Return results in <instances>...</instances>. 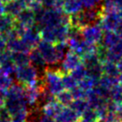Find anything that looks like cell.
Instances as JSON below:
<instances>
[{"label": "cell", "instance_id": "7c38bea8", "mask_svg": "<svg viewBox=\"0 0 122 122\" xmlns=\"http://www.w3.org/2000/svg\"><path fill=\"white\" fill-rule=\"evenodd\" d=\"M6 49L10 50L11 52H17V51H23V52H29L30 49L23 42L21 38H13L6 41Z\"/></svg>", "mask_w": 122, "mask_h": 122}, {"label": "cell", "instance_id": "5b68a950", "mask_svg": "<svg viewBox=\"0 0 122 122\" xmlns=\"http://www.w3.org/2000/svg\"><path fill=\"white\" fill-rule=\"evenodd\" d=\"M102 28L99 23H93L81 29L82 37L84 40L94 44H101L103 36Z\"/></svg>", "mask_w": 122, "mask_h": 122}, {"label": "cell", "instance_id": "5bb4252c", "mask_svg": "<svg viewBox=\"0 0 122 122\" xmlns=\"http://www.w3.org/2000/svg\"><path fill=\"white\" fill-rule=\"evenodd\" d=\"M29 57H30V64L33 65L36 68H43L46 65V62L42 57L40 50L36 48H33L29 51Z\"/></svg>", "mask_w": 122, "mask_h": 122}, {"label": "cell", "instance_id": "1f68e13d", "mask_svg": "<svg viewBox=\"0 0 122 122\" xmlns=\"http://www.w3.org/2000/svg\"><path fill=\"white\" fill-rule=\"evenodd\" d=\"M37 122H57L56 119L53 118H50V117H48L46 115L42 114L41 116H40V118H38Z\"/></svg>", "mask_w": 122, "mask_h": 122}, {"label": "cell", "instance_id": "f35d334b", "mask_svg": "<svg viewBox=\"0 0 122 122\" xmlns=\"http://www.w3.org/2000/svg\"><path fill=\"white\" fill-rule=\"evenodd\" d=\"M118 15H119V17H120V20H122V8L118 10Z\"/></svg>", "mask_w": 122, "mask_h": 122}, {"label": "cell", "instance_id": "6da1fadb", "mask_svg": "<svg viewBox=\"0 0 122 122\" xmlns=\"http://www.w3.org/2000/svg\"><path fill=\"white\" fill-rule=\"evenodd\" d=\"M63 73L64 72L61 69L50 67H46L43 71L42 79L45 84L46 90L53 95H56L65 89L62 82Z\"/></svg>", "mask_w": 122, "mask_h": 122}, {"label": "cell", "instance_id": "e0dca14e", "mask_svg": "<svg viewBox=\"0 0 122 122\" xmlns=\"http://www.w3.org/2000/svg\"><path fill=\"white\" fill-rule=\"evenodd\" d=\"M12 59L16 67H20V66L30 64L29 52H23V51L12 52Z\"/></svg>", "mask_w": 122, "mask_h": 122}, {"label": "cell", "instance_id": "f1b7e54d", "mask_svg": "<svg viewBox=\"0 0 122 122\" xmlns=\"http://www.w3.org/2000/svg\"><path fill=\"white\" fill-rule=\"evenodd\" d=\"M0 122H11V116L5 106H0Z\"/></svg>", "mask_w": 122, "mask_h": 122}, {"label": "cell", "instance_id": "e575fe53", "mask_svg": "<svg viewBox=\"0 0 122 122\" xmlns=\"http://www.w3.org/2000/svg\"><path fill=\"white\" fill-rule=\"evenodd\" d=\"M114 31L118 34V36L119 38L122 39V20H120V22H119L118 24L117 25Z\"/></svg>", "mask_w": 122, "mask_h": 122}, {"label": "cell", "instance_id": "9c48e42d", "mask_svg": "<svg viewBox=\"0 0 122 122\" xmlns=\"http://www.w3.org/2000/svg\"><path fill=\"white\" fill-rule=\"evenodd\" d=\"M15 21L25 28L33 26L35 24L34 12L29 7L23 8L19 14L15 16Z\"/></svg>", "mask_w": 122, "mask_h": 122}, {"label": "cell", "instance_id": "3957f363", "mask_svg": "<svg viewBox=\"0 0 122 122\" xmlns=\"http://www.w3.org/2000/svg\"><path fill=\"white\" fill-rule=\"evenodd\" d=\"M66 13L63 10L56 9L54 7L46 8V11L42 16L41 20L35 25L39 30L45 26H57L58 24H63V19Z\"/></svg>", "mask_w": 122, "mask_h": 122}, {"label": "cell", "instance_id": "83f0119b", "mask_svg": "<svg viewBox=\"0 0 122 122\" xmlns=\"http://www.w3.org/2000/svg\"><path fill=\"white\" fill-rule=\"evenodd\" d=\"M70 92L72 93L74 99H86V97H87L88 92L84 90L83 88H81L79 85H77L76 87L72 89Z\"/></svg>", "mask_w": 122, "mask_h": 122}, {"label": "cell", "instance_id": "d6986e66", "mask_svg": "<svg viewBox=\"0 0 122 122\" xmlns=\"http://www.w3.org/2000/svg\"><path fill=\"white\" fill-rule=\"evenodd\" d=\"M10 116H11V122H29L31 114L27 108H24L12 113Z\"/></svg>", "mask_w": 122, "mask_h": 122}, {"label": "cell", "instance_id": "b9f144b4", "mask_svg": "<svg viewBox=\"0 0 122 122\" xmlns=\"http://www.w3.org/2000/svg\"><path fill=\"white\" fill-rule=\"evenodd\" d=\"M118 122H120V121H118Z\"/></svg>", "mask_w": 122, "mask_h": 122}, {"label": "cell", "instance_id": "d6a6232c", "mask_svg": "<svg viewBox=\"0 0 122 122\" xmlns=\"http://www.w3.org/2000/svg\"><path fill=\"white\" fill-rule=\"evenodd\" d=\"M6 50V40L5 39L3 34L0 33V52Z\"/></svg>", "mask_w": 122, "mask_h": 122}, {"label": "cell", "instance_id": "4316f807", "mask_svg": "<svg viewBox=\"0 0 122 122\" xmlns=\"http://www.w3.org/2000/svg\"><path fill=\"white\" fill-rule=\"evenodd\" d=\"M13 84L11 76L6 75L0 70V90H7Z\"/></svg>", "mask_w": 122, "mask_h": 122}, {"label": "cell", "instance_id": "44dd1931", "mask_svg": "<svg viewBox=\"0 0 122 122\" xmlns=\"http://www.w3.org/2000/svg\"><path fill=\"white\" fill-rule=\"evenodd\" d=\"M102 72L103 75H107V76H113V77H118L119 76V71L117 66L116 63H113L111 61H104L102 63Z\"/></svg>", "mask_w": 122, "mask_h": 122}, {"label": "cell", "instance_id": "836d02e7", "mask_svg": "<svg viewBox=\"0 0 122 122\" xmlns=\"http://www.w3.org/2000/svg\"><path fill=\"white\" fill-rule=\"evenodd\" d=\"M5 100H6V91L0 90V106H5Z\"/></svg>", "mask_w": 122, "mask_h": 122}, {"label": "cell", "instance_id": "ffe728a7", "mask_svg": "<svg viewBox=\"0 0 122 122\" xmlns=\"http://www.w3.org/2000/svg\"><path fill=\"white\" fill-rule=\"evenodd\" d=\"M55 99H56L57 102L62 104L63 106L67 107L72 103L74 98H73L71 92L69 91V90L64 89L63 91H61L60 92H58L57 94L55 95Z\"/></svg>", "mask_w": 122, "mask_h": 122}, {"label": "cell", "instance_id": "4dcf8cb0", "mask_svg": "<svg viewBox=\"0 0 122 122\" xmlns=\"http://www.w3.org/2000/svg\"><path fill=\"white\" fill-rule=\"evenodd\" d=\"M39 1L45 8H51L54 6L56 0H39Z\"/></svg>", "mask_w": 122, "mask_h": 122}, {"label": "cell", "instance_id": "277c9868", "mask_svg": "<svg viewBox=\"0 0 122 122\" xmlns=\"http://www.w3.org/2000/svg\"><path fill=\"white\" fill-rule=\"evenodd\" d=\"M37 49L41 53L46 65H56L63 59L57 53L55 44L53 43L41 40L37 45Z\"/></svg>", "mask_w": 122, "mask_h": 122}, {"label": "cell", "instance_id": "cb8c5ba5", "mask_svg": "<svg viewBox=\"0 0 122 122\" xmlns=\"http://www.w3.org/2000/svg\"><path fill=\"white\" fill-rule=\"evenodd\" d=\"M62 82L64 84V87L66 90L71 91L72 89L78 85V82L74 78V76L69 72H64L62 76Z\"/></svg>", "mask_w": 122, "mask_h": 122}, {"label": "cell", "instance_id": "d590c367", "mask_svg": "<svg viewBox=\"0 0 122 122\" xmlns=\"http://www.w3.org/2000/svg\"><path fill=\"white\" fill-rule=\"evenodd\" d=\"M114 1L115 5H116V6L118 8V10L119 9H121L122 8V0H113Z\"/></svg>", "mask_w": 122, "mask_h": 122}, {"label": "cell", "instance_id": "7402d4cb", "mask_svg": "<svg viewBox=\"0 0 122 122\" xmlns=\"http://www.w3.org/2000/svg\"><path fill=\"white\" fill-rule=\"evenodd\" d=\"M69 107L76 111L80 117V115L89 107V103L87 99H74Z\"/></svg>", "mask_w": 122, "mask_h": 122}, {"label": "cell", "instance_id": "52a82bcc", "mask_svg": "<svg viewBox=\"0 0 122 122\" xmlns=\"http://www.w3.org/2000/svg\"><path fill=\"white\" fill-rule=\"evenodd\" d=\"M119 22H120V17L118 15V11H113L102 14L98 23L101 25L103 30L114 31Z\"/></svg>", "mask_w": 122, "mask_h": 122}, {"label": "cell", "instance_id": "ba28073f", "mask_svg": "<svg viewBox=\"0 0 122 122\" xmlns=\"http://www.w3.org/2000/svg\"><path fill=\"white\" fill-rule=\"evenodd\" d=\"M21 39L23 40V42L30 48V50L33 49V48H36L40 41L41 40L39 28L35 24L33 26L26 28Z\"/></svg>", "mask_w": 122, "mask_h": 122}, {"label": "cell", "instance_id": "4fadbf2b", "mask_svg": "<svg viewBox=\"0 0 122 122\" xmlns=\"http://www.w3.org/2000/svg\"><path fill=\"white\" fill-rule=\"evenodd\" d=\"M120 38L118 36V34L113 30H104L103 36L102 39L101 44L103 45L107 49H111L115 44H117Z\"/></svg>", "mask_w": 122, "mask_h": 122}, {"label": "cell", "instance_id": "8992f818", "mask_svg": "<svg viewBox=\"0 0 122 122\" xmlns=\"http://www.w3.org/2000/svg\"><path fill=\"white\" fill-rule=\"evenodd\" d=\"M82 64H83L82 57L69 50L66 53L64 58L62 59L61 70L63 72H71L72 70L76 69Z\"/></svg>", "mask_w": 122, "mask_h": 122}, {"label": "cell", "instance_id": "d4e9b609", "mask_svg": "<svg viewBox=\"0 0 122 122\" xmlns=\"http://www.w3.org/2000/svg\"><path fill=\"white\" fill-rule=\"evenodd\" d=\"M69 73L74 76V78H75L77 82H80L82 79H84V77L87 76V70H86V67H85L83 64H82L81 66H79L78 67H76V69L72 70L71 72H69Z\"/></svg>", "mask_w": 122, "mask_h": 122}, {"label": "cell", "instance_id": "8d00e7d4", "mask_svg": "<svg viewBox=\"0 0 122 122\" xmlns=\"http://www.w3.org/2000/svg\"><path fill=\"white\" fill-rule=\"evenodd\" d=\"M116 64H117V66H118V71L121 74L122 73V58L119 61H118Z\"/></svg>", "mask_w": 122, "mask_h": 122}, {"label": "cell", "instance_id": "484cf974", "mask_svg": "<svg viewBox=\"0 0 122 122\" xmlns=\"http://www.w3.org/2000/svg\"><path fill=\"white\" fill-rule=\"evenodd\" d=\"M96 84H97V81L87 76H85L84 79H82L80 82H78V85L86 92H89L90 90H92L96 85Z\"/></svg>", "mask_w": 122, "mask_h": 122}, {"label": "cell", "instance_id": "2e32d148", "mask_svg": "<svg viewBox=\"0 0 122 122\" xmlns=\"http://www.w3.org/2000/svg\"><path fill=\"white\" fill-rule=\"evenodd\" d=\"M15 18L7 14L0 15V33L4 34L14 27Z\"/></svg>", "mask_w": 122, "mask_h": 122}, {"label": "cell", "instance_id": "ab89813d", "mask_svg": "<svg viewBox=\"0 0 122 122\" xmlns=\"http://www.w3.org/2000/svg\"><path fill=\"white\" fill-rule=\"evenodd\" d=\"M76 122H91V121H85V120H83V119H80V118H79V119H78ZM97 122H98V121H97Z\"/></svg>", "mask_w": 122, "mask_h": 122}, {"label": "cell", "instance_id": "9a60e30c", "mask_svg": "<svg viewBox=\"0 0 122 122\" xmlns=\"http://www.w3.org/2000/svg\"><path fill=\"white\" fill-rule=\"evenodd\" d=\"M83 10V5L80 0H65L63 5V11L67 15H73Z\"/></svg>", "mask_w": 122, "mask_h": 122}, {"label": "cell", "instance_id": "60d3db41", "mask_svg": "<svg viewBox=\"0 0 122 122\" xmlns=\"http://www.w3.org/2000/svg\"><path fill=\"white\" fill-rule=\"evenodd\" d=\"M1 1H2V2L4 3V4H5V3H7V2H9L10 0H1Z\"/></svg>", "mask_w": 122, "mask_h": 122}, {"label": "cell", "instance_id": "7a4b0ae2", "mask_svg": "<svg viewBox=\"0 0 122 122\" xmlns=\"http://www.w3.org/2000/svg\"><path fill=\"white\" fill-rule=\"evenodd\" d=\"M15 74L17 83H19L24 87L34 84L40 78L38 70L31 64L16 67Z\"/></svg>", "mask_w": 122, "mask_h": 122}, {"label": "cell", "instance_id": "ac0fdd59", "mask_svg": "<svg viewBox=\"0 0 122 122\" xmlns=\"http://www.w3.org/2000/svg\"><path fill=\"white\" fill-rule=\"evenodd\" d=\"M23 5L18 0H10L9 2L4 4V13L15 17L23 9Z\"/></svg>", "mask_w": 122, "mask_h": 122}, {"label": "cell", "instance_id": "f546056e", "mask_svg": "<svg viewBox=\"0 0 122 122\" xmlns=\"http://www.w3.org/2000/svg\"><path fill=\"white\" fill-rule=\"evenodd\" d=\"M80 1L83 5V7L84 8H91L101 5L99 0H80Z\"/></svg>", "mask_w": 122, "mask_h": 122}, {"label": "cell", "instance_id": "603a6c76", "mask_svg": "<svg viewBox=\"0 0 122 122\" xmlns=\"http://www.w3.org/2000/svg\"><path fill=\"white\" fill-rule=\"evenodd\" d=\"M80 119L85 120V121L97 122L99 120V115L97 113V111L93 108L88 107L87 109L80 115Z\"/></svg>", "mask_w": 122, "mask_h": 122}, {"label": "cell", "instance_id": "8fae6325", "mask_svg": "<svg viewBox=\"0 0 122 122\" xmlns=\"http://www.w3.org/2000/svg\"><path fill=\"white\" fill-rule=\"evenodd\" d=\"M80 118L79 115L69 106L64 107L55 118L57 122H76Z\"/></svg>", "mask_w": 122, "mask_h": 122}, {"label": "cell", "instance_id": "30bf717a", "mask_svg": "<svg viewBox=\"0 0 122 122\" xmlns=\"http://www.w3.org/2000/svg\"><path fill=\"white\" fill-rule=\"evenodd\" d=\"M64 107L65 106H63L62 104L57 102L56 100H54V101L44 103V105L41 107V111L42 114L46 115L48 117H50V118H56Z\"/></svg>", "mask_w": 122, "mask_h": 122}, {"label": "cell", "instance_id": "74e56055", "mask_svg": "<svg viewBox=\"0 0 122 122\" xmlns=\"http://www.w3.org/2000/svg\"><path fill=\"white\" fill-rule=\"evenodd\" d=\"M4 14V3L0 0V15Z\"/></svg>", "mask_w": 122, "mask_h": 122}]
</instances>
